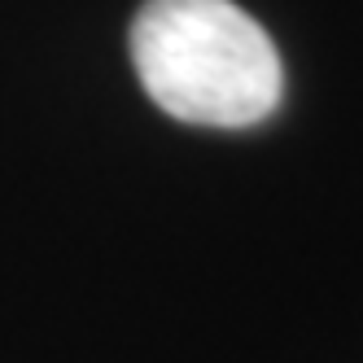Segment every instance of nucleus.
<instances>
[{"instance_id": "f257e3e1", "label": "nucleus", "mask_w": 363, "mask_h": 363, "mask_svg": "<svg viewBox=\"0 0 363 363\" xmlns=\"http://www.w3.org/2000/svg\"><path fill=\"white\" fill-rule=\"evenodd\" d=\"M127 48L145 96L193 127H254L284 96L272 35L232 0H145Z\"/></svg>"}]
</instances>
